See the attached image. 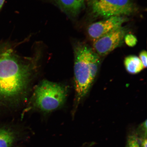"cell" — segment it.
Segmentation results:
<instances>
[{
  "label": "cell",
  "instance_id": "obj_7",
  "mask_svg": "<svg viewBox=\"0 0 147 147\" xmlns=\"http://www.w3.org/2000/svg\"><path fill=\"white\" fill-rule=\"evenodd\" d=\"M69 17H76L83 8L84 0H51Z\"/></svg>",
  "mask_w": 147,
  "mask_h": 147
},
{
  "label": "cell",
  "instance_id": "obj_2",
  "mask_svg": "<svg viewBox=\"0 0 147 147\" xmlns=\"http://www.w3.org/2000/svg\"><path fill=\"white\" fill-rule=\"evenodd\" d=\"M67 93V88L63 84L44 80L35 89L32 107L47 113L53 111L63 105Z\"/></svg>",
  "mask_w": 147,
  "mask_h": 147
},
{
  "label": "cell",
  "instance_id": "obj_14",
  "mask_svg": "<svg viewBox=\"0 0 147 147\" xmlns=\"http://www.w3.org/2000/svg\"><path fill=\"white\" fill-rule=\"evenodd\" d=\"M146 137H144L141 143V147H147Z\"/></svg>",
  "mask_w": 147,
  "mask_h": 147
},
{
  "label": "cell",
  "instance_id": "obj_10",
  "mask_svg": "<svg viewBox=\"0 0 147 147\" xmlns=\"http://www.w3.org/2000/svg\"><path fill=\"white\" fill-rule=\"evenodd\" d=\"M100 56L92 49L90 55L89 63L91 78L93 82L98 72L100 63Z\"/></svg>",
  "mask_w": 147,
  "mask_h": 147
},
{
  "label": "cell",
  "instance_id": "obj_8",
  "mask_svg": "<svg viewBox=\"0 0 147 147\" xmlns=\"http://www.w3.org/2000/svg\"><path fill=\"white\" fill-rule=\"evenodd\" d=\"M124 64L126 70L130 74H137L144 69L139 58L135 55H130L126 57Z\"/></svg>",
  "mask_w": 147,
  "mask_h": 147
},
{
  "label": "cell",
  "instance_id": "obj_15",
  "mask_svg": "<svg viewBox=\"0 0 147 147\" xmlns=\"http://www.w3.org/2000/svg\"><path fill=\"white\" fill-rule=\"evenodd\" d=\"M5 0H0V10L4 3Z\"/></svg>",
  "mask_w": 147,
  "mask_h": 147
},
{
  "label": "cell",
  "instance_id": "obj_11",
  "mask_svg": "<svg viewBox=\"0 0 147 147\" xmlns=\"http://www.w3.org/2000/svg\"><path fill=\"white\" fill-rule=\"evenodd\" d=\"M124 40L126 45L131 47L136 45L138 41L136 37L131 34H126L125 36Z\"/></svg>",
  "mask_w": 147,
  "mask_h": 147
},
{
  "label": "cell",
  "instance_id": "obj_12",
  "mask_svg": "<svg viewBox=\"0 0 147 147\" xmlns=\"http://www.w3.org/2000/svg\"><path fill=\"white\" fill-rule=\"evenodd\" d=\"M126 147H140L136 137L134 135L128 138Z\"/></svg>",
  "mask_w": 147,
  "mask_h": 147
},
{
  "label": "cell",
  "instance_id": "obj_9",
  "mask_svg": "<svg viewBox=\"0 0 147 147\" xmlns=\"http://www.w3.org/2000/svg\"><path fill=\"white\" fill-rule=\"evenodd\" d=\"M16 136L12 130L0 128V147H11L16 140Z\"/></svg>",
  "mask_w": 147,
  "mask_h": 147
},
{
  "label": "cell",
  "instance_id": "obj_1",
  "mask_svg": "<svg viewBox=\"0 0 147 147\" xmlns=\"http://www.w3.org/2000/svg\"><path fill=\"white\" fill-rule=\"evenodd\" d=\"M34 60L20 56L9 45L0 50V106L16 104L25 97Z\"/></svg>",
  "mask_w": 147,
  "mask_h": 147
},
{
  "label": "cell",
  "instance_id": "obj_6",
  "mask_svg": "<svg viewBox=\"0 0 147 147\" xmlns=\"http://www.w3.org/2000/svg\"><path fill=\"white\" fill-rule=\"evenodd\" d=\"M127 18L124 16H113L92 24L88 28V34L93 41L122 26Z\"/></svg>",
  "mask_w": 147,
  "mask_h": 147
},
{
  "label": "cell",
  "instance_id": "obj_4",
  "mask_svg": "<svg viewBox=\"0 0 147 147\" xmlns=\"http://www.w3.org/2000/svg\"><path fill=\"white\" fill-rule=\"evenodd\" d=\"M92 13L95 17L107 19L113 16H129L136 11L132 0H87Z\"/></svg>",
  "mask_w": 147,
  "mask_h": 147
},
{
  "label": "cell",
  "instance_id": "obj_13",
  "mask_svg": "<svg viewBox=\"0 0 147 147\" xmlns=\"http://www.w3.org/2000/svg\"><path fill=\"white\" fill-rule=\"evenodd\" d=\"M139 59L142 62L144 68L147 67V52L146 51H141L139 54Z\"/></svg>",
  "mask_w": 147,
  "mask_h": 147
},
{
  "label": "cell",
  "instance_id": "obj_5",
  "mask_svg": "<svg viewBox=\"0 0 147 147\" xmlns=\"http://www.w3.org/2000/svg\"><path fill=\"white\" fill-rule=\"evenodd\" d=\"M126 32L125 28L121 26L95 40L93 42L95 52L100 56L109 54L123 43Z\"/></svg>",
  "mask_w": 147,
  "mask_h": 147
},
{
  "label": "cell",
  "instance_id": "obj_3",
  "mask_svg": "<svg viewBox=\"0 0 147 147\" xmlns=\"http://www.w3.org/2000/svg\"><path fill=\"white\" fill-rule=\"evenodd\" d=\"M92 50L89 46L80 42L75 44L74 47L75 88L78 103L87 95L93 82L89 63Z\"/></svg>",
  "mask_w": 147,
  "mask_h": 147
}]
</instances>
